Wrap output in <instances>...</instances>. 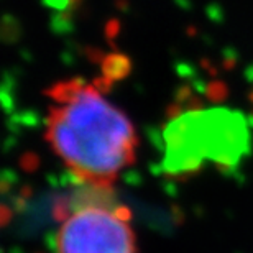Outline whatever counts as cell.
I'll return each mask as SVG.
<instances>
[{
    "mask_svg": "<svg viewBox=\"0 0 253 253\" xmlns=\"http://www.w3.org/2000/svg\"><path fill=\"white\" fill-rule=\"evenodd\" d=\"M87 189L54 237L56 253H138L130 211L112 199V191Z\"/></svg>",
    "mask_w": 253,
    "mask_h": 253,
    "instance_id": "cell-2",
    "label": "cell"
},
{
    "mask_svg": "<svg viewBox=\"0 0 253 253\" xmlns=\"http://www.w3.org/2000/svg\"><path fill=\"white\" fill-rule=\"evenodd\" d=\"M49 97L46 136L54 155L81 186L112 191L135 161L138 138L130 119L81 79L56 83Z\"/></svg>",
    "mask_w": 253,
    "mask_h": 253,
    "instance_id": "cell-1",
    "label": "cell"
}]
</instances>
